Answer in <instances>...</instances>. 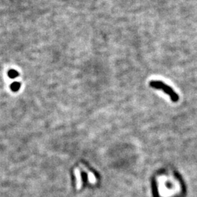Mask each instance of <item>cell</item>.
Segmentation results:
<instances>
[{
	"label": "cell",
	"mask_w": 197,
	"mask_h": 197,
	"mask_svg": "<svg viewBox=\"0 0 197 197\" xmlns=\"http://www.w3.org/2000/svg\"><path fill=\"white\" fill-rule=\"evenodd\" d=\"M150 85H151L153 88L161 89V90L164 91L166 94H167L170 96V98H171L172 101L176 102V101H178L179 99L178 95H177V94H176L175 92L170 87V86H167V85L164 84V83H161V82L158 81H152L151 82Z\"/></svg>",
	"instance_id": "obj_1"
},
{
	"label": "cell",
	"mask_w": 197,
	"mask_h": 197,
	"mask_svg": "<svg viewBox=\"0 0 197 197\" xmlns=\"http://www.w3.org/2000/svg\"><path fill=\"white\" fill-rule=\"evenodd\" d=\"M20 83H18V82H14V83H13L11 84V86H10V89H11V90L13 91H18L19 90V89H20Z\"/></svg>",
	"instance_id": "obj_2"
},
{
	"label": "cell",
	"mask_w": 197,
	"mask_h": 197,
	"mask_svg": "<svg viewBox=\"0 0 197 197\" xmlns=\"http://www.w3.org/2000/svg\"><path fill=\"white\" fill-rule=\"evenodd\" d=\"M8 76L9 77L12 79H14L18 76V72L15 70H11L8 72Z\"/></svg>",
	"instance_id": "obj_3"
}]
</instances>
